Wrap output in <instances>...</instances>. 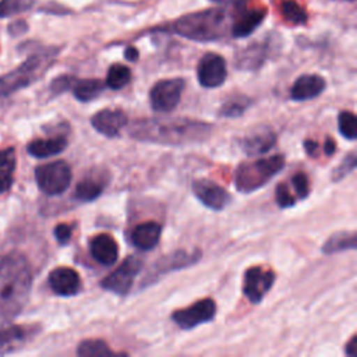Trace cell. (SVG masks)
I'll return each instance as SVG.
<instances>
[{
  "label": "cell",
  "instance_id": "45",
  "mask_svg": "<svg viewBox=\"0 0 357 357\" xmlns=\"http://www.w3.org/2000/svg\"><path fill=\"white\" fill-rule=\"evenodd\" d=\"M346 1H354V0H346Z\"/></svg>",
  "mask_w": 357,
  "mask_h": 357
},
{
  "label": "cell",
  "instance_id": "44",
  "mask_svg": "<svg viewBox=\"0 0 357 357\" xmlns=\"http://www.w3.org/2000/svg\"><path fill=\"white\" fill-rule=\"evenodd\" d=\"M215 3H225V4H234V6H241L250 0H211Z\"/></svg>",
  "mask_w": 357,
  "mask_h": 357
},
{
  "label": "cell",
  "instance_id": "10",
  "mask_svg": "<svg viewBox=\"0 0 357 357\" xmlns=\"http://www.w3.org/2000/svg\"><path fill=\"white\" fill-rule=\"evenodd\" d=\"M199 258H201L199 250H194V251L177 250L169 255H163L158 262H155L152 265V268H151L149 273L146 275L145 280L142 282L141 287L155 283L160 276L170 273L172 271L188 268V266L197 264Z\"/></svg>",
  "mask_w": 357,
  "mask_h": 357
},
{
  "label": "cell",
  "instance_id": "19",
  "mask_svg": "<svg viewBox=\"0 0 357 357\" xmlns=\"http://www.w3.org/2000/svg\"><path fill=\"white\" fill-rule=\"evenodd\" d=\"M109 183V174L105 170H93L86 174L77 185L74 197L84 202L95 201Z\"/></svg>",
  "mask_w": 357,
  "mask_h": 357
},
{
  "label": "cell",
  "instance_id": "27",
  "mask_svg": "<svg viewBox=\"0 0 357 357\" xmlns=\"http://www.w3.org/2000/svg\"><path fill=\"white\" fill-rule=\"evenodd\" d=\"M77 354L79 357H105L116 353L102 339H85L77 346Z\"/></svg>",
  "mask_w": 357,
  "mask_h": 357
},
{
  "label": "cell",
  "instance_id": "30",
  "mask_svg": "<svg viewBox=\"0 0 357 357\" xmlns=\"http://www.w3.org/2000/svg\"><path fill=\"white\" fill-rule=\"evenodd\" d=\"M131 81V70L120 63L112 64L107 70V75H106V85L110 89H121L124 88L128 82Z\"/></svg>",
  "mask_w": 357,
  "mask_h": 357
},
{
  "label": "cell",
  "instance_id": "28",
  "mask_svg": "<svg viewBox=\"0 0 357 357\" xmlns=\"http://www.w3.org/2000/svg\"><path fill=\"white\" fill-rule=\"evenodd\" d=\"M251 99L244 95H234L230 99H227L222 107L219 109V116L220 117H227V119H236L240 117L245 113V110L251 105Z\"/></svg>",
  "mask_w": 357,
  "mask_h": 357
},
{
  "label": "cell",
  "instance_id": "31",
  "mask_svg": "<svg viewBox=\"0 0 357 357\" xmlns=\"http://www.w3.org/2000/svg\"><path fill=\"white\" fill-rule=\"evenodd\" d=\"M337 128L342 137L346 139H356L357 138V117L350 110H342L337 117Z\"/></svg>",
  "mask_w": 357,
  "mask_h": 357
},
{
  "label": "cell",
  "instance_id": "17",
  "mask_svg": "<svg viewBox=\"0 0 357 357\" xmlns=\"http://www.w3.org/2000/svg\"><path fill=\"white\" fill-rule=\"evenodd\" d=\"M238 11L231 25V35L234 38H245L251 35L264 21L266 10L264 7L244 8V6H237Z\"/></svg>",
  "mask_w": 357,
  "mask_h": 357
},
{
  "label": "cell",
  "instance_id": "25",
  "mask_svg": "<svg viewBox=\"0 0 357 357\" xmlns=\"http://www.w3.org/2000/svg\"><path fill=\"white\" fill-rule=\"evenodd\" d=\"M17 159L15 149L8 146L0 151V194L7 192L14 181V170H15Z\"/></svg>",
  "mask_w": 357,
  "mask_h": 357
},
{
  "label": "cell",
  "instance_id": "11",
  "mask_svg": "<svg viewBox=\"0 0 357 357\" xmlns=\"http://www.w3.org/2000/svg\"><path fill=\"white\" fill-rule=\"evenodd\" d=\"M276 275L272 269L251 266L243 276V293L252 303L259 304L273 286Z\"/></svg>",
  "mask_w": 357,
  "mask_h": 357
},
{
  "label": "cell",
  "instance_id": "16",
  "mask_svg": "<svg viewBox=\"0 0 357 357\" xmlns=\"http://www.w3.org/2000/svg\"><path fill=\"white\" fill-rule=\"evenodd\" d=\"M50 289L61 297L78 294L81 289V278L78 272L68 266H59L49 273Z\"/></svg>",
  "mask_w": 357,
  "mask_h": 357
},
{
  "label": "cell",
  "instance_id": "24",
  "mask_svg": "<svg viewBox=\"0 0 357 357\" xmlns=\"http://www.w3.org/2000/svg\"><path fill=\"white\" fill-rule=\"evenodd\" d=\"M357 247V236L356 231H336L322 244V252L326 255L337 254L347 250H356Z\"/></svg>",
  "mask_w": 357,
  "mask_h": 357
},
{
  "label": "cell",
  "instance_id": "22",
  "mask_svg": "<svg viewBox=\"0 0 357 357\" xmlns=\"http://www.w3.org/2000/svg\"><path fill=\"white\" fill-rule=\"evenodd\" d=\"M268 56V43H252L247 49H243L236 57V66L240 70H257L259 68Z\"/></svg>",
  "mask_w": 357,
  "mask_h": 357
},
{
  "label": "cell",
  "instance_id": "12",
  "mask_svg": "<svg viewBox=\"0 0 357 357\" xmlns=\"http://www.w3.org/2000/svg\"><path fill=\"white\" fill-rule=\"evenodd\" d=\"M198 201L212 211H222L231 202L230 192L218 183L208 178H197L191 184Z\"/></svg>",
  "mask_w": 357,
  "mask_h": 357
},
{
  "label": "cell",
  "instance_id": "6",
  "mask_svg": "<svg viewBox=\"0 0 357 357\" xmlns=\"http://www.w3.org/2000/svg\"><path fill=\"white\" fill-rule=\"evenodd\" d=\"M73 172L67 162L54 160L45 165H39L35 169V180L42 192L47 195L63 194L71 183Z\"/></svg>",
  "mask_w": 357,
  "mask_h": 357
},
{
  "label": "cell",
  "instance_id": "37",
  "mask_svg": "<svg viewBox=\"0 0 357 357\" xmlns=\"http://www.w3.org/2000/svg\"><path fill=\"white\" fill-rule=\"evenodd\" d=\"M74 82H75L74 77H71V75H60V77H57V78H54L52 81L50 91H52L53 95H60V93L68 91L70 88H73Z\"/></svg>",
  "mask_w": 357,
  "mask_h": 357
},
{
  "label": "cell",
  "instance_id": "41",
  "mask_svg": "<svg viewBox=\"0 0 357 357\" xmlns=\"http://www.w3.org/2000/svg\"><path fill=\"white\" fill-rule=\"evenodd\" d=\"M324 152H325V155H328V156H331V155H333V153L336 152V142H335L333 138L326 137V139H325V142H324Z\"/></svg>",
  "mask_w": 357,
  "mask_h": 357
},
{
  "label": "cell",
  "instance_id": "9",
  "mask_svg": "<svg viewBox=\"0 0 357 357\" xmlns=\"http://www.w3.org/2000/svg\"><path fill=\"white\" fill-rule=\"evenodd\" d=\"M216 315V303L212 298H202L185 308L174 310L173 322L183 331H190L198 325L211 322Z\"/></svg>",
  "mask_w": 357,
  "mask_h": 357
},
{
  "label": "cell",
  "instance_id": "26",
  "mask_svg": "<svg viewBox=\"0 0 357 357\" xmlns=\"http://www.w3.org/2000/svg\"><path fill=\"white\" fill-rule=\"evenodd\" d=\"M105 91V84L100 79L88 78L78 79L73 85V93L79 102H92Z\"/></svg>",
  "mask_w": 357,
  "mask_h": 357
},
{
  "label": "cell",
  "instance_id": "3",
  "mask_svg": "<svg viewBox=\"0 0 357 357\" xmlns=\"http://www.w3.org/2000/svg\"><path fill=\"white\" fill-rule=\"evenodd\" d=\"M227 29V14L223 8H208L176 20L170 31L195 42H212L223 38Z\"/></svg>",
  "mask_w": 357,
  "mask_h": 357
},
{
  "label": "cell",
  "instance_id": "43",
  "mask_svg": "<svg viewBox=\"0 0 357 357\" xmlns=\"http://www.w3.org/2000/svg\"><path fill=\"white\" fill-rule=\"evenodd\" d=\"M124 56H126V59H127V60H130V61H137L139 54H138V50H137L135 47L128 46V47L126 49V52H124Z\"/></svg>",
  "mask_w": 357,
  "mask_h": 357
},
{
  "label": "cell",
  "instance_id": "23",
  "mask_svg": "<svg viewBox=\"0 0 357 357\" xmlns=\"http://www.w3.org/2000/svg\"><path fill=\"white\" fill-rule=\"evenodd\" d=\"M67 148V139L64 137L39 138L28 144V153L33 158H49L61 153Z\"/></svg>",
  "mask_w": 357,
  "mask_h": 357
},
{
  "label": "cell",
  "instance_id": "13",
  "mask_svg": "<svg viewBox=\"0 0 357 357\" xmlns=\"http://www.w3.org/2000/svg\"><path fill=\"white\" fill-rule=\"evenodd\" d=\"M227 77L225 59L218 53H206L201 57L197 66V78L204 88H218Z\"/></svg>",
  "mask_w": 357,
  "mask_h": 357
},
{
  "label": "cell",
  "instance_id": "5",
  "mask_svg": "<svg viewBox=\"0 0 357 357\" xmlns=\"http://www.w3.org/2000/svg\"><path fill=\"white\" fill-rule=\"evenodd\" d=\"M57 49H46L29 56L15 70L0 77V96H8L35 82L53 63Z\"/></svg>",
  "mask_w": 357,
  "mask_h": 357
},
{
  "label": "cell",
  "instance_id": "38",
  "mask_svg": "<svg viewBox=\"0 0 357 357\" xmlns=\"http://www.w3.org/2000/svg\"><path fill=\"white\" fill-rule=\"evenodd\" d=\"M54 237L60 244H66L71 240V234H73V227L70 225L66 223H60L54 227Z\"/></svg>",
  "mask_w": 357,
  "mask_h": 357
},
{
  "label": "cell",
  "instance_id": "39",
  "mask_svg": "<svg viewBox=\"0 0 357 357\" xmlns=\"http://www.w3.org/2000/svg\"><path fill=\"white\" fill-rule=\"evenodd\" d=\"M28 29V25L24 20H17L14 22H11L8 25V32L13 35V36H18V35H22L24 32H26Z\"/></svg>",
  "mask_w": 357,
  "mask_h": 357
},
{
  "label": "cell",
  "instance_id": "15",
  "mask_svg": "<svg viewBox=\"0 0 357 357\" xmlns=\"http://www.w3.org/2000/svg\"><path fill=\"white\" fill-rule=\"evenodd\" d=\"M128 123L127 114L120 109H102L91 117L92 127L107 138L119 137L123 127Z\"/></svg>",
  "mask_w": 357,
  "mask_h": 357
},
{
  "label": "cell",
  "instance_id": "2",
  "mask_svg": "<svg viewBox=\"0 0 357 357\" xmlns=\"http://www.w3.org/2000/svg\"><path fill=\"white\" fill-rule=\"evenodd\" d=\"M32 286L31 268L21 252H10L0 261V322L15 318L25 307Z\"/></svg>",
  "mask_w": 357,
  "mask_h": 357
},
{
  "label": "cell",
  "instance_id": "7",
  "mask_svg": "<svg viewBox=\"0 0 357 357\" xmlns=\"http://www.w3.org/2000/svg\"><path fill=\"white\" fill-rule=\"evenodd\" d=\"M185 81L183 78L160 79L151 88L149 102L153 112L169 113L180 103Z\"/></svg>",
  "mask_w": 357,
  "mask_h": 357
},
{
  "label": "cell",
  "instance_id": "42",
  "mask_svg": "<svg viewBox=\"0 0 357 357\" xmlns=\"http://www.w3.org/2000/svg\"><path fill=\"white\" fill-rule=\"evenodd\" d=\"M356 342H357V336L354 335V336H351V339L344 346V353L347 356H354L356 354Z\"/></svg>",
  "mask_w": 357,
  "mask_h": 357
},
{
  "label": "cell",
  "instance_id": "32",
  "mask_svg": "<svg viewBox=\"0 0 357 357\" xmlns=\"http://www.w3.org/2000/svg\"><path fill=\"white\" fill-rule=\"evenodd\" d=\"M280 10H282V14H283L284 20L289 21L290 24L300 25V24H305V21H307L305 10L294 0L283 1Z\"/></svg>",
  "mask_w": 357,
  "mask_h": 357
},
{
  "label": "cell",
  "instance_id": "40",
  "mask_svg": "<svg viewBox=\"0 0 357 357\" xmlns=\"http://www.w3.org/2000/svg\"><path fill=\"white\" fill-rule=\"evenodd\" d=\"M303 145H304V151H305V152H307V155H310L311 158H312V156H315V155L318 153V148H319V145H318V142H317V141L305 139V141L303 142Z\"/></svg>",
  "mask_w": 357,
  "mask_h": 357
},
{
  "label": "cell",
  "instance_id": "35",
  "mask_svg": "<svg viewBox=\"0 0 357 357\" xmlns=\"http://www.w3.org/2000/svg\"><path fill=\"white\" fill-rule=\"evenodd\" d=\"M291 185L300 199H305L310 195V180L304 172H298L291 177Z\"/></svg>",
  "mask_w": 357,
  "mask_h": 357
},
{
  "label": "cell",
  "instance_id": "20",
  "mask_svg": "<svg viewBox=\"0 0 357 357\" xmlns=\"http://www.w3.org/2000/svg\"><path fill=\"white\" fill-rule=\"evenodd\" d=\"M89 251L92 258L105 266H112L119 258V244L107 233L96 234L89 241Z\"/></svg>",
  "mask_w": 357,
  "mask_h": 357
},
{
  "label": "cell",
  "instance_id": "8",
  "mask_svg": "<svg viewBox=\"0 0 357 357\" xmlns=\"http://www.w3.org/2000/svg\"><path fill=\"white\" fill-rule=\"evenodd\" d=\"M142 259L137 255L127 257L123 264L114 269L112 273H109L100 283V286L119 296H126L132 287L134 279L138 276V273L142 269Z\"/></svg>",
  "mask_w": 357,
  "mask_h": 357
},
{
  "label": "cell",
  "instance_id": "21",
  "mask_svg": "<svg viewBox=\"0 0 357 357\" xmlns=\"http://www.w3.org/2000/svg\"><path fill=\"white\" fill-rule=\"evenodd\" d=\"M162 226L158 222L149 220L137 225L131 231V243L141 251H149L159 243Z\"/></svg>",
  "mask_w": 357,
  "mask_h": 357
},
{
  "label": "cell",
  "instance_id": "36",
  "mask_svg": "<svg viewBox=\"0 0 357 357\" xmlns=\"http://www.w3.org/2000/svg\"><path fill=\"white\" fill-rule=\"evenodd\" d=\"M275 198H276L278 206L282 208V209L294 206V204H296V199H294V197L290 194V188L287 187L286 183H279V184L276 185Z\"/></svg>",
  "mask_w": 357,
  "mask_h": 357
},
{
  "label": "cell",
  "instance_id": "4",
  "mask_svg": "<svg viewBox=\"0 0 357 357\" xmlns=\"http://www.w3.org/2000/svg\"><path fill=\"white\" fill-rule=\"evenodd\" d=\"M284 163L286 159L282 153L240 163L234 173L236 190L241 194H250L259 190L284 167Z\"/></svg>",
  "mask_w": 357,
  "mask_h": 357
},
{
  "label": "cell",
  "instance_id": "18",
  "mask_svg": "<svg viewBox=\"0 0 357 357\" xmlns=\"http://www.w3.org/2000/svg\"><path fill=\"white\" fill-rule=\"evenodd\" d=\"M326 88L325 78L318 74L300 75L290 88V98L296 102H304L319 96Z\"/></svg>",
  "mask_w": 357,
  "mask_h": 357
},
{
  "label": "cell",
  "instance_id": "29",
  "mask_svg": "<svg viewBox=\"0 0 357 357\" xmlns=\"http://www.w3.org/2000/svg\"><path fill=\"white\" fill-rule=\"evenodd\" d=\"M26 336V332L17 325L0 329V353H8L14 350Z\"/></svg>",
  "mask_w": 357,
  "mask_h": 357
},
{
  "label": "cell",
  "instance_id": "34",
  "mask_svg": "<svg viewBox=\"0 0 357 357\" xmlns=\"http://www.w3.org/2000/svg\"><path fill=\"white\" fill-rule=\"evenodd\" d=\"M32 4V0H1L0 1V18L20 14L28 10Z\"/></svg>",
  "mask_w": 357,
  "mask_h": 357
},
{
  "label": "cell",
  "instance_id": "33",
  "mask_svg": "<svg viewBox=\"0 0 357 357\" xmlns=\"http://www.w3.org/2000/svg\"><path fill=\"white\" fill-rule=\"evenodd\" d=\"M356 165H357L356 152H354V151H350V152L343 158V160L333 169V172H332V174H331V180H332V181H340V180H343L346 176H349V174L356 169Z\"/></svg>",
  "mask_w": 357,
  "mask_h": 357
},
{
  "label": "cell",
  "instance_id": "1",
  "mask_svg": "<svg viewBox=\"0 0 357 357\" xmlns=\"http://www.w3.org/2000/svg\"><path fill=\"white\" fill-rule=\"evenodd\" d=\"M213 127L202 120L188 117H146L135 120L130 137L159 145H188L206 141Z\"/></svg>",
  "mask_w": 357,
  "mask_h": 357
},
{
  "label": "cell",
  "instance_id": "14",
  "mask_svg": "<svg viewBox=\"0 0 357 357\" xmlns=\"http://www.w3.org/2000/svg\"><path fill=\"white\" fill-rule=\"evenodd\" d=\"M276 132L269 126H258L248 131L240 141V148L248 156L264 155L276 144Z\"/></svg>",
  "mask_w": 357,
  "mask_h": 357
}]
</instances>
